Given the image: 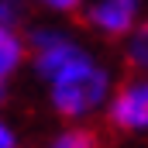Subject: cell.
Returning <instances> with one entry per match:
<instances>
[{
	"instance_id": "1",
	"label": "cell",
	"mask_w": 148,
	"mask_h": 148,
	"mask_svg": "<svg viewBox=\"0 0 148 148\" xmlns=\"http://www.w3.org/2000/svg\"><path fill=\"white\" fill-rule=\"evenodd\" d=\"M41 86H45L48 107H52V114L59 121H66V124H90L93 117H100L107 110V103L114 97V86H117V76L90 45H83Z\"/></svg>"
},
{
	"instance_id": "2",
	"label": "cell",
	"mask_w": 148,
	"mask_h": 148,
	"mask_svg": "<svg viewBox=\"0 0 148 148\" xmlns=\"http://www.w3.org/2000/svg\"><path fill=\"white\" fill-rule=\"evenodd\" d=\"M103 117L121 134H148V76L131 73L117 79Z\"/></svg>"
},
{
	"instance_id": "3",
	"label": "cell",
	"mask_w": 148,
	"mask_h": 148,
	"mask_svg": "<svg viewBox=\"0 0 148 148\" xmlns=\"http://www.w3.org/2000/svg\"><path fill=\"white\" fill-rule=\"evenodd\" d=\"M145 0H90L83 7V21L97 38L124 41L145 21Z\"/></svg>"
},
{
	"instance_id": "4",
	"label": "cell",
	"mask_w": 148,
	"mask_h": 148,
	"mask_svg": "<svg viewBox=\"0 0 148 148\" xmlns=\"http://www.w3.org/2000/svg\"><path fill=\"white\" fill-rule=\"evenodd\" d=\"M24 62H28V41H24V35L10 31V28H0V103L7 100L10 83L24 69Z\"/></svg>"
},
{
	"instance_id": "5",
	"label": "cell",
	"mask_w": 148,
	"mask_h": 148,
	"mask_svg": "<svg viewBox=\"0 0 148 148\" xmlns=\"http://www.w3.org/2000/svg\"><path fill=\"white\" fill-rule=\"evenodd\" d=\"M45 148H100V138L90 124H62L45 141Z\"/></svg>"
},
{
	"instance_id": "6",
	"label": "cell",
	"mask_w": 148,
	"mask_h": 148,
	"mask_svg": "<svg viewBox=\"0 0 148 148\" xmlns=\"http://www.w3.org/2000/svg\"><path fill=\"white\" fill-rule=\"evenodd\" d=\"M121 45H124L121 52H124V62L131 66V73H145L148 76V17L134 28V35L124 38Z\"/></svg>"
},
{
	"instance_id": "7",
	"label": "cell",
	"mask_w": 148,
	"mask_h": 148,
	"mask_svg": "<svg viewBox=\"0 0 148 148\" xmlns=\"http://www.w3.org/2000/svg\"><path fill=\"white\" fill-rule=\"evenodd\" d=\"M24 21H28V0H0V28L21 31Z\"/></svg>"
},
{
	"instance_id": "8",
	"label": "cell",
	"mask_w": 148,
	"mask_h": 148,
	"mask_svg": "<svg viewBox=\"0 0 148 148\" xmlns=\"http://www.w3.org/2000/svg\"><path fill=\"white\" fill-rule=\"evenodd\" d=\"M31 3H38L41 10H48L55 17H69V14H83V7L90 0H31Z\"/></svg>"
},
{
	"instance_id": "9",
	"label": "cell",
	"mask_w": 148,
	"mask_h": 148,
	"mask_svg": "<svg viewBox=\"0 0 148 148\" xmlns=\"http://www.w3.org/2000/svg\"><path fill=\"white\" fill-rule=\"evenodd\" d=\"M0 148H21V134L3 110H0Z\"/></svg>"
}]
</instances>
